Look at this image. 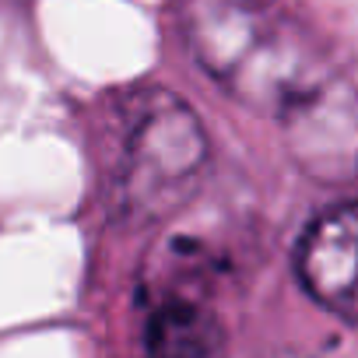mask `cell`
I'll return each instance as SVG.
<instances>
[{"instance_id": "6da1fadb", "label": "cell", "mask_w": 358, "mask_h": 358, "mask_svg": "<svg viewBox=\"0 0 358 358\" xmlns=\"http://www.w3.org/2000/svg\"><path fill=\"white\" fill-rule=\"evenodd\" d=\"M190 39L218 85L278 120L306 172H358V85L274 4L190 0Z\"/></svg>"}, {"instance_id": "7a4b0ae2", "label": "cell", "mask_w": 358, "mask_h": 358, "mask_svg": "<svg viewBox=\"0 0 358 358\" xmlns=\"http://www.w3.org/2000/svg\"><path fill=\"white\" fill-rule=\"evenodd\" d=\"M204 158V127L183 99L158 88L134 95L109 169L113 208L137 222L169 215L194 190Z\"/></svg>"}, {"instance_id": "3957f363", "label": "cell", "mask_w": 358, "mask_h": 358, "mask_svg": "<svg viewBox=\"0 0 358 358\" xmlns=\"http://www.w3.org/2000/svg\"><path fill=\"white\" fill-rule=\"evenodd\" d=\"M144 358H225V327L208 302V278L190 260L169 267L148 292L144 306Z\"/></svg>"}, {"instance_id": "277c9868", "label": "cell", "mask_w": 358, "mask_h": 358, "mask_svg": "<svg viewBox=\"0 0 358 358\" xmlns=\"http://www.w3.org/2000/svg\"><path fill=\"white\" fill-rule=\"evenodd\" d=\"M299 274L313 299L358 327V201L313 222L299 246Z\"/></svg>"}, {"instance_id": "5b68a950", "label": "cell", "mask_w": 358, "mask_h": 358, "mask_svg": "<svg viewBox=\"0 0 358 358\" xmlns=\"http://www.w3.org/2000/svg\"><path fill=\"white\" fill-rule=\"evenodd\" d=\"M232 4H274V0H232Z\"/></svg>"}]
</instances>
